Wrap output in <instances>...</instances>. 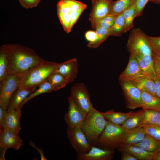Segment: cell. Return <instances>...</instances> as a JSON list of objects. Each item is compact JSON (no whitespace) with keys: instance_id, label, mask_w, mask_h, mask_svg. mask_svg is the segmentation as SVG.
I'll return each instance as SVG.
<instances>
[{"instance_id":"35","label":"cell","mask_w":160,"mask_h":160,"mask_svg":"<svg viewBox=\"0 0 160 160\" xmlns=\"http://www.w3.org/2000/svg\"><path fill=\"white\" fill-rule=\"evenodd\" d=\"M117 16H107L98 22L93 28L95 29L97 26H99L106 29H109L113 24Z\"/></svg>"},{"instance_id":"40","label":"cell","mask_w":160,"mask_h":160,"mask_svg":"<svg viewBox=\"0 0 160 160\" xmlns=\"http://www.w3.org/2000/svg\"><path fill=\"white\" fill-rule=\"evenodd\" d=\"M70 8L71 12H76L81 9L87 7V5L76 0H67Z\"/></svg>"},{"instance_id":"49","label":"cell","mask_w":160,"mask_h":160,"mask_svg":"<svg viewBox=\"0 0 160 160\" xmlns=\"http://www.w3.org/2000/svg\"><path fill=\"white\" fill-rule=\"evenodd\" d=\"M156 124L160 127V118L158 120Z\"/></svg>"},{"instance_id":"46","label":"cell","mask_w":160,"mask_h":160,"mask_svg":"<svg viewBox=\"0 0 160 160\" xmlns=\"http://www.w3.org/2000/svg\"><path fill=\"white\" fill-rule=\"evenodd\" d=\"M7 113V109L0 106V126L2 125Z\"/></svg>"},{"instance_id":"2","label":"cell","mask_w":160,"mask_h":160,"mask_svg":"<svg viewBox=\"0 0 160 160\" xmlns=\"http://www.w3.org/2000/svg\"><path fill=\"white\" fill-rule=\"evenodd\" d=\"M59 63L44 60L20 77L19 87H33L47 81Z\"/></svg>"},{"instance_id":"1","label":"cell","mask_w":160,"mask_h":160,"mask_svg":"<svg viewBox=\"0 0 160 160\" xmlns=\"http://www.w3.org/2000/svg\"><path fill=\"white\" fill-rule=\"evenodd\" d=\"M8 73L20 77L44 60L32 49L19 44H6Z\"/></svg>"},{"instance_id":"47","label":"cell","mask_w":160,"mask_h":160,"mask_svg":"<svg viewBox=\"0 0 160 160\" xmlns=\"http://www.w3.org/2000/svg\"><path fill=\"white\" fill-rule=\"evenodd\" d=\"M153 160H160V150L154 154Z\"/></svg>"},{"instance_id":"48","label":"cell","mask_w":160,"mask_h":160,"mask_svg":"<svg viewBox=\"0 0 160 160\" xmlns=\"http://www.w3.org/2000/svg\"><path fill=\"white\" fill-rule=\"evenodd\" d=\"M150 1L155 4H160V0H150Z\"/></svg>"},{"instance_id":"5","label":"cell","mask_w":160,"mask_h":160,"mask_svg":"<svg viewBox=\"0 0 160 160\" xmlns=\"http://www.w3.org/2000/svg\"><path fill=\"white\" fill-rule=\"evenodd\" d=\"M147 35L139 28L131 31L127 46L130 53H136L152 55L153 51L148 42Z\"/></svg>"},{"instance_id":"13","label":"cell","mask_w":160,"mask_h":160,"mask_svg":"<svg viewBox=\"0 0 160 160\" xmlns=\"http://www.w3.org/2000/svg\"><path fill=\"white\" fill-rule=\"evenodd\" d=\"M114 151L92 145L86 153H77L78 160H110L113 157Z\"/></svg>"},{"instance_id":"4","label":"cell","mask_w":160,"mask_h":160,"mask_svg":"<svg viewBox=\"0 0 160 160\" xmlns=\"http://www.w3.org/2000/svg\"><path fill=\"white\" fill-rule=\"evenodd\" d=\"M125 132L121 126L108 121L95 146L113 150L119 146V140Z\"/></svg>"},{"instance_id":"42","label":"cell","mask_w":160,"mask_h":160,"mask_svg":"<svg viewBox=\"0 0 160 160\" xmlns=\"http://www.w3.org/2000/svg\"><path fill=\"white\" fill-rule=\"evenodd\" d=\"M19 2L21 5L26 9L36 7L39 4L37 0H21Z\"/></svg>"},{"instance_id":"45","label":"cell","mask_w":160,"mask_h":160,"mask_svg":"<svg viewBox=\"0 0 160 160\" xmlns=\"http://www.w3.org/2000/svg\"><path fill=\"white\" fill-rule=\"evenodd\" d=\"M151 79L155 83L156 95L160 98V79L157 78L156 76Z\"/></svg>"},{"instance_id":"3","label":"cell","mask_w":160,"mask_h":160,"mask_svg":"<svg viewBox=\"0 0 160 160\" xmlns=\"http://www.w3.org/2000/svg\"><path fill=\"white\" fill-rule=\"evenodd\" d=\"M108 121L95 109L87 113L81 127L92 145H95Z\"/></svg>"},{"instance_id":"24","label":"cell","mask_w":160,"mask_h":160,"mask_svg":"<svg viewBox=\"0 0 160 160\" xmlns=\"http://www.w3.org/2000/svg\"><path fill=\"white\" fill-rule=\"evenodd\" d=\"M133 145L138 147L148 152L154 153L160 150V145L147 134L141 141Z\"/></svg>"},{"instance_id":"9","label":"cell","mask_w":160,"mask_h":160,"mask_svg":"<svg viewBox=\"0 0 160 160\" xmlns=\"http://www.w3.org/2000/svg\"><path fill=\"white\" fill-rule=\"evenodd\" d=\"M19 79L16 74L8 73L0 83V106L7 109L12 96L19 87Z\"/></svg>"},{"instance_id":"43","label":"cell","mask_w":160,"mask_h":160,"mask_svg":"<svg viewBox=\"0 0 160 160\" xmlns=\"http://www.w3.org/2000/svg\"><path fill=\"white\" fill-rule=\"evenodd\" d=\"M85 37L89 42H93L97 39V34L95 31H89L86 32Z\"/></svg>"},{"instance_id":"25","label":"cell","mask_w":160,"mask_h":160,"mask_svg":"<svg viewBox=\"0 0 160 160\" xmlns=\"http://www.w3.org/2000/svg\"><path fill=\"white\" fill-rule=\"evenodd\" d=\"M144 110H143L135 113L129 118L122 124L121 127L126 132L140 126L142 120Z\"/></svg>"},{"instance_id":"31","label":"cell","mask_w":160,"mask_h":160,"mask_svg":"<svg viewBox=\"0 0 160 160\" xmlns=\"http://www.w3.org/2000/svg\"><path fill=\"white\" fill-rule=\"evenodd\" d=\"M135 8L134 4L130 6L123 12L125 21L124 33L130 31L134 27L135 18Z\"/></svg>"},{"instance_id":"16","label":"cell","mask_w":160,"mask_h":160,"mask_svg":"<svg viewBox=\"0 0 160 160\" xmlns=\"http://www.w3.org/2000/svg\"><path fill=\"white\" fill-rule=\"evenodd\" d=\"M21 116V109L17 108L7 113L0 126V131L4 129H8L19 134L22 129L20 122Z\"/></svg>"},{"instance_id":"36","label":"cell","mask_w":160,"mask_h":160,"mask_svg":"<svg viewBox=\"0 0 160 160\" xmlns=\"http://www.w3.org/2000/svg\"><path fill=\"white\" fill-rule=\"evenodd\" d=\"M59 19L64 30L67 33L71 31L70 28L71 17L69 14L57 13Z\"/></svg>"},{"instance_id":"26","label":"cell","mask_w":160,"mask_h":160,"mask_svg":"<svg viewBox=\"0 0 160 160\" xmlns=\"http://www.w3.org/2000/svg\"><path fill=\"white\" fill-rule=\"evenodd\" d=\"M135 0H117L112 2L108 15L118 16L133 4Z\"/></svg>"},{"instance_id":"6","label":"cell","mask_w":160,"mask_h":160,"mask_svg":"<svg viewBox=\"0 0 160 160\" xmlns=\"http://www.w3.org/2000/svg\"><path fill=\"white\" fill-rule=\"evenodd\" d=\"M119 80L125 97L127 108L132 110L141 108V91L127 80L119 77Z\"/></svg>"},{"instance_id":"22","label":"cell","mask_w":160,"mask_h":160,"mask_svg":"<svg viewBox=\"0 0 160 160\" xmlns=\"http://www.w3.org/2000/svg\"><path fill=\"white\" fill-rule=\"evenodd\" d=\"M102 114L109 122L115 124H122L129 118L135 112L132 111L128 113H123L114 111L113 110L108 111Z\"/></svg>"},{"instance_id":"33","label":"cell","mask_w":160,"mask_h":160,"mask_svg":"<svg viewBox=\"0 0 160 160\" xmlns=\"http://www.w3.org/2000/svg\"><path fill=\"white\" fill-rule=\"evenodd\" d=\"M144 110L143 117L140 126L145 124H156L160 118V111L152 109Z\"/></svg>"},{"instance_id":"41","label":"cell","mask_w":160,"mask_h":160,"mask_svg":"<svg viewBox=\"0 0 160 160\" xmlns=\"http://www.w3.org/2000/svg\"><path fill=\"white\" fill-rule=\"evenodd\" d=\"M87 7L82 8L79 10L75 12H71L69 15L71 17L70 28L71 30L74 25L76 22L80 15Z\"/></svg>"},{"instance_id":"14","label":"cell","mask_w":160,"mask_h":160,"mask_svg":"<svg viewBox=\"0 0 160 160\" xmlns=\"http://www.w3.org/2000/svg\"><path fill=\"white\" fill-rule=\"evenodd\" d=\"M121 78L130 82L141 92L156 95L155 83L153 80L148 76L142 74Z\"/></svg>"},{"instance_id":"19","label":"cell","mask_w":160,"mask_h":160,"mask_svg":"<svg viewBox=\"0 0 160 160\" xmlns=\"http://www.w3.org/2000/svg\"><path fill=\"white\" fill-rule=\"evenodd\" d=\"M130 54L137 59L143 74L151 78L156 76L152 55L136 53Z\"/></svg>"},{"instance_id":"10","label":"cell","mask_w":160,"mask_h":160,"mask_svg":"<svg viewBox=\"0 0 160 160\" xmlns=\"http://www.w3.org/2000/svg\"><path fill=\"white\" fill-rule=\"evenodd\" d=\"M68 101V108L64 116L67 128L81 127L87 113L76 104L70 96Z\"/></svg>"},{"instance_id":"50","label":"cell","mask_w":160,"mask_h":160,"mask_svg":"<svg viewBox=\"0 0 160 160\" xmlns=\"http://www.w3.org/2000/svg\"><path fill=\"white\" fill-rule=\"evenodd\" d=\"M41 0H37V1L38 3H39V2L40 1H41Z\"/></svg>"},{"instance_id":"12","label":"cell","mask_w":160,"mask_h":160,"mask_svg":"<svg viewBox=\"0 0 160 160\" xmlns=\"http://www.w3.org/2000/svg\"><path fill=\"white\" fill-rule=\"evenodd\" d=\"M113 0H92V8L89 20L93 28L99 21L109 15Z\"/></svg>"},{"instance_id":"15","label":"cell","mask_w":160,"mask_h":160,"mask_svg":"<svg viewBox=\"0 0 160 160\" xmlns=\"http://www.w3.org/2000/svg\"><path fill=\"white\" fill-rule=\"evenodd\" d=\"M78 61L72 58L61 63H59L55 72L61 74L66 80L67 84L72 83L76 77L78 73Z\"/></svg>"},{"instance_id":"21","label":"cell","mask_w":160,"mask_h":160,"mask_svg":"<svg viewBox=\"0 0 160 160\" xmlns=\"http://www.w3.org/2000/svg\"><path fill=\"white\" fill-rule=\"evenodd\" d=\"M141 108L143 110L152 109L160 111V98L156 95L141 92Z\"/></svg>"},{"instance_id":"17","label":"cell","mask_w":160,"mask_h":160,"mask_svg":"<svg viewBox=\"0 0 160 160\" xmlns=\"http://www.w3.org/2000/svg\"><path fill=\"white\" fill-rule=\"evenodd\" d=\"M38 86L30 88L19 87L14 92L10 99L7 109V112L19 108L22 102L30 94L36 90Z\"/></svg>"},{"instance_id":"29","label":"cell","mask_w":160,"mask_h":160,"mask_svg":"<svg viewBox=\"0 0 160 160\" xmlns=\"http://www.w3.org/2000/svg\"><path fill=\"white\" fill-rule=\"evenodd\" d=\"M95 29L97 34V39L95 41L87 44V46L90 48H97L109 36V29L97 26Z\"/></svg>"},{"instance_id":"34","label":"cell","mask_w":160,"mask_h":160,"mask_svg":"<svg viewBox=\"0 0 160 160\" xmlns=\"http://www.w3.org/2000/svg\"><path fill=\"white\" fill-rule=\"evenodd\" d=\"M146 134L150 135L160 145V127L156 124H145L141 126Z\"/></svg>"},{"instance_id":"7","label":"cell","mask_w":160,"mask_h":160,"mask_svg":"<svg viewBox=\"0 0 160 160\" xmlns=\"http://www.w3.org/2000/svg\"><path fill=\"white\" fill-rule=\"evenodd\" d=\"M67 132L70 143L77 153H86L92 145L81 127L67 128Z\"/></svg>"},{"instance_id":"23","label":"cell","mask_w":160,"mask_h":160,"mask_svg":"<svg viewBox=\"0 0 160 160\" xmlns=\"http://www.w3.org/2000/svg\"><path fill=\"white\" fill-rule=\"evenodd\" d=\"M142 74L143 73L140 67L137 60L135 57L130 55L127 66L119 77L124 78Z\"/></svg>"},{"instance_id":"20","label":"cell","mask_w":160,"mask_h":160,"mask_svg":"<svg viewBox=\"0 0 160 160\" xmlns=\"http://www.w3.org/2000/svg\"><path fill=\"white\" fill-rule=\"evenodd\" d=\"M119 151L128 152L139 160H152L154 153L146 151L137 146L129 145H121L117 148Z\"/></svg>"},{"instance_id":"39","label":"cell","mask_w":160,"mask_h":160,"mask_svg":"<svg viewBox=\"0 0 160 160\" xmlns=\"http://www.w3.org/2000/svg\"><path fill=\"white\" fill-rule=\"evenodd\" d=\"M152 57L156 76L160 79V54L153 51Z\"/></svg>"},{"instance_id":"32","label":"cell","mask_w":160,"mask_h":160,"mask_svg":"<svg viewBox=\"0 0 160 160\" xmlns=\"http://www.w3.org/2000/svg\"><path fill=\"white\" fill-rule=\"evenodd\" d=\"M47 81L52 86L53 91L59 90L68 84L62 75L55 71L52 74Z\"/></svg>"},{"instance_id":"30","label":"cell","mask_w":160,"mask_h":160,"mask_svg":"<svg viewBox=\"0 0 160 160\" xmlns=\"http://www.w3.org/2000/svg\"><path fill=\"white\" fill-rule=\"evenodd\" d=\"M38 89L30 94L22 102L19 106L21 109L22 106L29 100L40 94L46 93H49L53 91L52 87L48 81L39 84Z\"/></svg>"},{"instance_id":"37","label":"cell","mask_w":160,"mask_h":160,"mask_svg":"<svg viewBox=\"0 0 160 160\" xmlns=\"http://www.w3.org/2000/svg\"><path fill=\"white\" fill-rule=\"evenodd\" d=\"M147 37L152 51L160 54V36L152 37L147 35Z\"/></svg>"},{"instance_id":"8","label":"cell","mask_w":160,"mask_h":160,"mask_svg":"<svg viewBox=\"0 0 160 160\" xmlns=\"http://www.w3.org/2000/svg\"><path fill=\"white\" fill-rule=\"evenodd\" d=\"M70 92V96L74 102L87 113L95 109L87 89L84 83L76 84L71 87Z\"/></svg>"},{"instance_id":"18","label":"cell","mask_w":160,"mask_h":160,"mask_svg":"<svg viewBox=\"0 0 160 160\" xmlns=\"http://www.w3.org/2000/svg\"><path fill=\"white\" fill-rule=\"evenodd\" d=\"M146 134L144 129L142 126L129 130L126 132L121 138L119 146L121 145L135 144L141 141Z\"/></svg>"},{"instance_id":"38","label":"cell","mask_w":160,"mask_h":160,"mask_svg":"<svg viewBox=\"0 0 160 160\" xmlns=\"http://www.w3.org/2000/svg\"><path fill=\"white\" fill-rule=\"evenodd\" d=\"M150 0H135L133 4L135 8V18L142 15L143 10Z\"/></svg>"},{"instance_id":"28","label":"cell","mask_w":160,"mask_h":160,"mask_svg":"<svg viewBox=\"0 0 160 160\" xmlns=\"http://www.w3.org/2000/svg\"><path fill=\"white\" fill-rule=\"evenodd\" d=\"M8 61L6 44L0 48V83L8 73Z\"/></svg>"},{"instance_id":"11","label":"cell","mask_w":160,"mask_h":160,"mask_svg":"<svg viewBox=\"0 0 160 160\" xmlns=\"http://www.w3.org/2000/svg\"><path fill=\"white\" fill-rule=\"evenodd\" d=\"M23 145V141L19 134L8 129H4L0 131L1 159H4L5 152L7 149L12 148L17 150Z\"/></svg>"},{"instance_id":"27","label":"cell","mask_w":160,"mask_h":160,"mask_svg":"<svg viewBox=\"0 0 160 160\" xmlns=\"http://www.w3.org/2000/svg\"><path fill=\"white\" fill-rule=\"evenodd\" d=\"M124 19L122 13L116 17L113 24L109 29V36H121L124 33Z\"/></svg>"},{"instance_id":"51","label":"cell","mask_w":160,"mask_h":160,"mask_svg":"<svg viewBox=\"0 0 160 160\" xmlns=\"http://www.w3.org/2000/svg\"><path fill=\"white\" fill-rule=\"evenodd\" d=\"M21 0H19V1H20Z\"/></svg>"},{"instance_id":"44","label":"cell","mask_w":160,"mask_h":160,"mask_svg":"<svg viewBox=\"0 0 160 160\" xmlns=\"http://www.w3.org/2000/svg\"><path fill=\"white\" fill-rule=\"evenodd\" d=\"M121 152V160H139L136 157L128 152L122 151Z\"/></svg>"}]
</instances>
